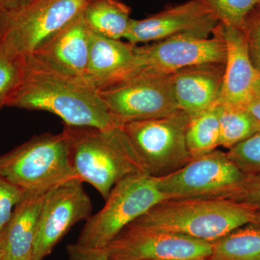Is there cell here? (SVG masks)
I'll return each mask as SVG.
<instances>
[{"mask_svg": "<svg viewBox=\"0 0 260 260\" xmlns=\"http://www.w3.org/2000/svg\"><path fill=\"white\" fill-rule=\"evenodd\" d=\"M5 107L51 113L67 126L102 129L120 126L97 89L49 68L31 55L22 57L18 83Z\"/></svg>", "mask_w": 260, "mask_h": 260, "instance_id": "1", "label": "cell"}, {"mask_svg": "<svg viewBox=\"0 0 260 260\" xmlns=\"http://www.w3.org/2000/svg\"><path fill=\"white\" fill-rule=\"evenodd\" d=\"M257 210L218 198L165 200L130 224L212 243L252 223Z\"/></svg>", "mask_w": 260, "mask_h": 260, "instance_id": "2", "label": "cell"}, {"mask_svg": "<svg viewBox=\"0 0 260 260\" xmlns=\"http://www.w3.org/2000/svg\"><path fill=\"white\" fill-rule=\"evenodd\" d=\"M64 129L75 177L93 186L104 200L121 179L147 173L121 126L102 129L64 125Z\"/></svg>", "mask_w": 260, "mask_h": 260, "instance_id": "3", "label": "cell"}, {"mask_svg": "<svg viewBox=\"0 0 260 260\" xmlns=\"http://www.w3.org/2000/svg\"><path fill=\"white\" fill-rule=\"evenodd\" d=\"M0 174L23 191H47L77 179L70 162L69 135L64 129L59 134L37 135L0 155Z\"/></svg>", "mask_w": 260, "mask_h": 260, "instance_id": "4", "label": "cell"}, {"mask_svg": "<svg viewBox=\"0 0 260 260\" xmlns=\"http://www.w3.org/2000/svg\"><path fill=\"white\" fill-rule=\"evenodd\" d=\"M225 43L218 24L210 37L185 34L135 46L131 63L97 89L135 78L171 76L191 65L210 62L225 64Z\"/></svg>", "mask_w": 260, "mask_h": 260, "instance_id": "5", "label": "cell"}, {"mask_svg": "<svg viewBox=\"0 0 260 260\" xmlns=\"http://www.w3.org/2000/svg\"><path fill=\"white\" fill-rule=\"evenodd\" d=\"M165 200L157 177L147 173L128 176L113 187L102 209L86 220L76 243L104 249L127 225Z\"/></svg>", "mask_w": 260, "mask_h": 260, "instance_id": "6", "label": "cell"}, {"mask_svg": "<svg viewBox=\"0 0 260 260\" xmlns=\"http://www.w3.org/2000/svg\"><path fill=\"white\" fill-rule=\"evenodd\" d=\"M90 0H30L0 13V47L17 57L30 55L83 14Z\"/></svg>", "mask_w": 260, "mask_h": 260, "instance_id": "7", "label": "cell"}, {"mask_svg": "<svg viewBox=\"0 0 260 260\" xmlns=\"http://www.w3.org/2000/svg\"><path fill=\"white\" fill-rule=\"evenodd\" d=\"M189 121V114L178 110L156 119L126 123L121 128L146 172L161 177L192 159L186 141Z\"/></svg>", "mask_w": 260, "mask_h": 260, "instance_id": "8", "label": "cell"}, {"mask_svg": "<svg viewBox=\"0 0 260 260\" xmlns=\"http://www.w3.org/2000/svg\"><path fill=\"white\" fill-rule=\"evenodd\" d=\"M245 176L226 152L216 149L169 175L157 177V184L166 200L225 199Z\"/></svg>", "mask_w": 260, "mask_h": 260, "instance_id": "9", "label": "cell"}, {"mask_svg": "<svg viewBox=\"0 0 260 260\" xmlns=\"http://www.w3.org/2000/svg\"><path fill=\"white\" fill-rule=\"evenodd\" d=\"M97 90L119 126L162 117L179 110L173 92L172 75L135 78Z\"/></svg>", "mask_w": 260, "mask_h": 260, "instance_id": "10", "label": "cell"}, {"mask_svg": "<svg viewBox=\"0 0 260 260\" xmlns=\"http://www.w3.org/2000/svg\"><path fill=\"white\" fill-rule=\"evenodd\" d=\"M110 260H209L212 243L129 224L105 248Z\"/></svg>", "mask_w": 260, "mask_h": 260, "instance_id": "11", "label": "cell"}, {"mask_svg": "<svg viewBox=\"0 0 260 260\" xmlns=\"http://www.w3.org/2000/svg\"><path fill=\"white\" fill-rule=\"evenodd\" d=\"M93 205L83 183L73 179L48 191L43 203L34 260H44L72 227L91 217Z\"/></svg>", "mask_w": 260, "mask_h": 260, "instance_id": "12", "label": "cell"}, {"mask_svg": "<svg viewBox=\"0 0 260 260\" xmlns=\"http://www.w3.org/2000/svg\"><path fill=\"white\" fill-rule=\"evenodd\" d=\"M218 24L205 5L198 0H188L167 7L148 18L132 19L124 39L139 45L185 34L208 38L213 35Z\"/></svg>", "mask_w": 260, "mask_h": 260, "instance_id": "13", "label": "cell"}, {"mask_svg": "<svg viewBox=\"0 0 260 260\" xmlns=\"http://www.w3.org/2000/svg\"><path fill=\"white\" fill-rule=\"evenodd\" d=\"M93 34L82 14L30 55L62 74L85 82Z\"/></svg>", "mask_w": 260, "mask_h": 260, "instance_id": "14", "label": "cell"}, {"mask_svg": "<svg viewBox=\"0 0 260 260\" xmlns=\"http://www.w3.org/2000/svg\"><path fill=\"white\" fill-rule=\"evenodd\" d=\"M225 43V74L218 104L245 107L259 76L251 64L244 28L218 23Z\"/></svg>", "mask_w": 260, "mask_h": 260, "instance_id": "15", "label": "cell"}, {"mask_svg": "<svg viewBox=\"0 0 260 260\" xmlns=\"http://www.w3.org/2000/svg\"><path fill=\"white\" fill-rule=\"evenodd\" d=\"M225 64L205 63L182 68L172 75L173 92L179 110L189 116L218 105Z\"/></svg>", "mask_w": 260, "mask_h": 260, "instance_id": "16", "label": "cell"}, {"mask_svg": "<svg viewBox=\"0 0 260 260\" xmlns=\"http://www.w3.org/2000/svg\"><path fill=\"white\" fill-rule=\"evenodd\" d=\"M47 191H24L1 233L5 259L34 260L39 218Z\"/></svg>", "mask_w": 260, "mask_h": 260, "instance_id": "17", "label": "cell"}, {"mask_svg": "<svg viewBox=\"0 0 260 260\" xmlns=\"http://www.w3.org/2000/svg\"><path fill=\"white\" fill-rule=\"evenodd\" d=\"M135 46L93 32L85 83L97 89L119 74L133 61Z\"/></svg>", "mask_w": 260, "mask_h": 260, "instance_id": "18", "label": "cell"}, {"mask_svg": "<svg viewBox=\"0 0 260 260\" xmlns=\"http://www.w3.org/2000/svg\"><path fill=\"white\" fill-rule=\"evenodd\" d=\"M131 12V8L121 0H90L83 16L94 34L121 40L129 30L133 19Z\"/></svg>", "mask_w": 260, "mask_h": 260, "instance_id": "19", "label": "cell"}, {"mask_svg": "<svg viewBox=\"0 0 260 260\" xmlns=\"http://www.w3.org/2000/svg\"><path fill=\"white\" fill-rule=\"evenodd\" d=\"M212 246L209 260H260V229L248 224L212 242Z\"/></svg>", "mask_w": 260, "mask_h": 260, "instance_id": "20", "label": "cell"}, {"mask_svg": "<svg viewBox=\"0 0 260 260\" xmlns=\"http://www.w3.org/2000/svg\"><path fill=\"white\" fill-rule=\"evenodd\" d=\"M186 141L191 158L211 153L220 146L218 105L189 116Z\"/></svg>", "mask_w": 260, "mask_h": 260, "instance_id": "21", "label": "cell"}, {"mask_svg": "<svg viewBox=\"0 0 260 260\" xmlns=\"http://www.w3.org/2000/svg\"><path fill=\"white\" fill-rule=\"evenodd\" d=\"M220 146L228 150L260 132V121L245 108L218 104Z\"/></svg>", "mask_w": 260, "mask_h": 260, "instance_id": "22", "label": "cell"}, {"mask_svg": "<svg viewBox=\"0 0 260 260\" xmlns=\"http://www.w3.org/2000/svg\"><path fill=\"white\" fill-rule=\"evenodd\" d=\"M205 5L219 23L244 28L260 0H198Z\"/></svg>", "mask_w": 260, "mask_h": 260, "instance_id": "23", "label": "cell"}, {"mask_svg": "<svg viewBox=\"0 0 260 260\" xmlns=\"http://www.w3.org/2000/svg\"><path fill=\"white\" fill-rule=\"evenodd\" d=\"M226 153L244 174H260V132L229 149Z\"/></svg>", "mask_w": 260, "mask_h": 260, "instance_id": "24", "label": "cell"}, {"mask_svg": "<svg viewBox=\"0 0 260 260\" xmlns=\"http://www.w3.org/2000/svg\"><path fill=\"white\" fill-rule=\"evenodd\" d=\"M21 59L0 47V110L6 106L8 97L18 83Z\"/></svg>", "mask_w": 260, "mask_h": 260, "instance_id": "25", "label": "cell"}, {"mask_svg": "<svg viewBox=\"0 0 260 260\" xmlns=\"http://www.w3.org/2000/svg\"><path fill=\"white\" fill-rule=\"evenodd\" d=\"M24 191L0 174V233L10 220Z\"/></svg>", "mask_w": 260, "mask_h": 260, "instance_id": "26", "label": "cell"}, {"mask_svg": "<svg viewBox=\"0 0 260 260\" xmlns=\"http://www.w3.org/2000/svg\"><path fill=\"white\" fill-rule=\"evenodd\" d=\"M225 199L245 203L260 210V174H246Z\"/></svg>", "mask_w": 260, "mask_h": 260, "instance_id": "27", "label": "cell"}, {"mask_svg": "<svg viewBox=\"0 0 260 260\" xmlns=\"http://www.w3.org/2000/svg\"><path fill=\"white\" fill-rule=\"evenodd\" d=\"M251 64L260 75V21L251 13L244 26Z\"/></svg>", "mask_w": 260, "mask_h": 260, "instance_id": "28", "label": "cell"}, {"mask_svg": "<svg viewBox=\"0 0 260 260\" xmlns=\"http://www.w3.org/2000/svg\"><path fill=\"white\" fill-rule=\"evenodd\" d=\"M68 260H110L105 248H88L79 244H69L67 246Z\"/></svg>", "mask_w": 260, "mask_h": 260, "instance_id": "29", "label": "cell"}, {"mask_svg": "<svg viewBox=\"0 0 260 260\" xmlns=\"http://www.w3.org/2000/svg\"><path fill=\"white\" fill-rule=\"evenodd\" d=\"M244 108L260 121V75L256 78L250 97Z\"/></svg>", "mask_w": 260, "mask_h": 260, "instance_id": "30", "label": "cell"}, {"mask_svg": "<svg viewBox=\"0 0 260 260\" xmlns=\"http://www.w3.org/2000/svg\"><path fill=\"white\" fill-rule=\"evenodd\" d=\"M29 1L30 0H0V13L18 9Z\"/></svg>", "mask_w": 260, "mask_h": 260, "instance_id": "31", "label": "cell"}, {"mask_svg": "<svg viewBox=\"0 0 260 260\" xmlns=\"http://www.w3.org/2000/svg\"><path fill=\"white\" fill-rule=\"evenodd\" d=\"M250 224L260 229V210H257V212H256L255 218H254L252 223Z\"/></svg>", "mask_w": 260, "mask_h": 260, "instance_id": "32", "label": "cell"}, {"mask_svg": "<svg viewBox=\"0 0 260 260\" xmlns=\"http://www.w3.org/2000/svg\"><path fill=\"white\" fill-rule=\"evenodd\" d=\"M252 14L260 21V3L256 7L255 9L253 11Z\"/></svg>", "mask_w": 260, "mask_h": 260, "instance_id": "33", "label": "cell"}, {"mask_svg": "<svg viewBox=\"0 0 260 260\" xmlns=\"http://www.w3.org/2000/svg\"><path fill=\"white\" fill-rule=\"evenodd\" d=\"M3 255H4V253H3V244H2L1 233H0V260L3 259Z\"/></svg>", "mask_w": 260, "mask_h": 260, "instance_id": "34", "label": "cell"}]
</instances>
